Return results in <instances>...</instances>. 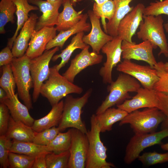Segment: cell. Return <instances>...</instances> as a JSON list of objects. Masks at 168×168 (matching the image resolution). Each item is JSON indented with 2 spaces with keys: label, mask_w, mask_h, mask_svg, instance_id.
I'll return each instance as SVG.
<instances>
[{
  "label": "cell",
  "mask_w": 168,
  "mask_h": 168,
  "mask_svg": "<svg viewBox=\"0 0 168 168\" xmlns=\"http://www.w3.org/2000/svg\"><path fill=\"white\" fill-rule=\"evenodd\" d=\"M115 6L113 18L106 24V33L114 37L118 35L117 28L120 21L133 9L130 4L133 0H113Z\"/></svg>",
  "instance_id": "cell-27"
},
{
  "label": "cell",
  "mask_w": 168,
  "mask_h": 168,
  "mask_svg": "<svg viewBox=\"0 0 168 168\" xmlns=\"http://www.w3.org/2000/svg\"><path fill=\"white\" fill-rule=\"evenodd\" d=\"M90 46L87 45L71 61L70 65L62 75L73 83L76 76L87 67L99 64L103 59V55L95 52H90Z\"/></svg>",
  "instance_id": "cell-14"
},
{
  "label": "cell",
  "mask_w": 168,
  "mask_h": 168,
  "mask_svg": "<svg viewBox=\"0 0 168 168\" xmlns=\"http://www.w3.org/2000/svg\"><path fill=\"white\" fill-rule=\"evenodd\" d=\"M10 152L36 157L43 154L52 152L47 146H41L33 142H23L12 140Z\"/></svg>",
  "instance_id": "cell-30"
},
{
  "label": "cell",
  "mask_w": 168,
  "mask_h": 168,
  "mask_svg": "<svg viewBox=\"0 0 168 168\" xmlns=\"http://www.w3.org/2000/svg\"><path fill=\"white\" fill-rule=\"evenodd\" d=\"M161 148L164 150L168 151V142L165 144H161Z\"/></svg>",
  "instance_id": "cell-49"
},
{
  "label": "cell",
  "mask_w": 168,
  "mask_h": 168,
  "mask_svg": "<svg viewBox=\"0 0 168 168\" xmlns=\"http://www.w3.org/2000/svg\"><path fill=\"white\" fill-rule=\"evenodd\" d=\"M92 11L96 16L98 19H103V25L106 32V24L105 19L108 21L114 17L115 12V6L113 0L108 1L101 5H98L96 2L94 3Z\"/></svg>",
  "instance_id": "cell-34"
},
{
  "label": "cell",
  "mask_w": 168,
  "mask_h": 168,
  "mask_svg": "<svg viewBox=\"0 0 168 168\" xmlns=\"http://www.w3.org/2000/svg\"><path fill=\"white\" fill-rule=\"evenodd\" d=\"M91 128L86 135L89 142L86 168H111L114 165L106 161L107 148L101 141V133L96 114L90 118Z\"/></svg>",
  "instance_id": "cell-5"
},
{
  "label": "cell",
  "mask_w": 168,
  "mask_h": 168,
  "mask_svg": "<svg viewBox=\"0 0 168 168\" xmlns=\"http://www.w3.org/2000/svg\"><path fill=\"white\" fill-rule=\"evenodd\" d=\"M16 7V13L17 17V26L13 35L8 40L7 46L11 49L14 41L20 30L29 18V13L33 10H38L37 6L31 5L28 0H12Z\"/></svg>",
  "instance_id": "cell-28"
},
{
  "label": "cell",
  "mask_w": 168,
  "mask_h": 168,
  "mask_svg": "<svg viewBox=\"0 0 168 168\" xmlns=\"http://www.w3.org/2000/svg\"><path fill=\"white\" fill-rule=\"evenodd\" d=\"M72 3H75L77 2V0H71Z\"/></svg>",
  "instance_id": "cell-51"
},
{
  "label": "cell",
  "mask_w": 168,
  "mask_h": 168,
  "mask_svg": "<svg viewBox=\"0 0 168 168\" xmlns=\"http://www.w3.org/2000/svg\"><path fill=\"white\" fill-rule=\"evenodd\" d=\"M158 100V108L166 116L165 120L161 123V129L168 128V96L157 91Z\"/></svg>",
  "instance_id": "cell-42"
},
{
  "label": "cell",
  "mask_w": 168,
  "mask_h": 168,
  "mask_svg": "<svg viewBox=\"0 0 168 168\" xmlns=\"http://www.w3.org/2000/svg\"><path fill=\"white\" fill-rule=\"evenodd\" d=\"M165 118V115L157 108H146L128 113L120 121L119 125L129 124L135 134L149 133L156 132Z\"/></svg>",
  "instance_id": "cell-4"
},
{
  "label": "cell",
  "mask_w": 168,
  "mask_h": 168,
  "mask_svg": "<svg viewBox=\"0 0 168 168\" xmlns=\"http://www.w3.org/2000/svg\"><path fill=\"white\" fill-rule=\"evenodd\" d=\"M2 68V74L0 79V86L6 92L7 97L11 98L15 94L16 85L11 64Z\"/></svg>",
  "instance_id": "cell-32"
},
{
  "label": "cell",
  "mask_w": 168,
  "mask_h": 168,
  "mask_svg": "<svg viewBox=\"0 0 168 168\" xmlns=\"http://www.w3.org/2000/svg\"><path fill=\"white\" fill-rule=\"evenodd\" d=\"M70 156L69 150L59 154L48 153L46 156L47 168H68Z\"/></svg>",
  "instance_id": "cell-35"
},
{
  "label": "cell",
  "mask_w": 168,
  "mask_h": 168,
  "mask_svg": "<svg viewBox=\"0 0 168 168\" xmlns=\"http://www.w3.org/2000/svg\"><path fill=\"white\" fill-rule=\"evenodd\" d=\"M14 57L11 49L8 46L3 49L0 52V66L11 64Z\"/></svg>",
  "instance_id": "cell-44"
},
{
  "label": "cell",
  "mask_w": 168,
  "mask_h": 168,
  "mask_svg": "<svg viewBox=\"0 0 168 168\" xmlns=\"http://www.w3.org/2000/svg\"><path fill=\"white\" fill-rule=\"evenodd\" d=\"M128 114L126 111L117 107H110L96 116L101 133L112 130L113 125L120 121Z\"/></svg>",
  "instance_id": "cell-26"
},
{
  "label": "cell",
  "mask_w": 168,
  "mask_h": 168,
  "mask_svg": "<svg viewBox=\"0 0 168 168\" xmlns=\"http://www.w3.org/2000/svg\"><path fill=\"white\" fill-rule=\"evenodd\" d=\"M141 87L139 82L133 77L125 73L119 74L116 80L108 86L109 94L97 109L96 114L103 112L107 109L123 103L131 97L129 92H137Z\"/></svg>",
  "instance_id": "cell-2"
},
{
  "label": "cell",
  "mask_w": 168,
  "mask_h": 168,
  "mask_svg": "<svg viewBox=\"0 0 168 168\" xmlns=\"http://www.w3.org/2000/svg\"><path fill=\"white\" fill-rule=\"evenodd\" d=\"M87 14L91 23V30L88 34L84 35L82 40L86 44L91 47L93 52L99 54L102 47L112 40L113 37L102 30L99 19L92 10L88 11Z\"/></svg>",
  "instance_id": "cell-18"
},
{
  "label": "cell",
  "mask_w": 168,
  "mask_h": 168,
  "mask_svg": "<svg viewBox=\"0 0 168 168\" xmlns=\"http://www.w3.org/2000/svg\"><path fill=\"white\" fill-rule=\"evenodd\" d=\"M116 70L134 78L143 87L153 89L155 84L159 80L156 70L149 66L138 64L131 60L124 59L118 64Z\"/></svg>",
  "instance_id": "cell-10"
},
{
  "label": "cell",
  "mask_w": 168,
  "mask_h": 168,
  "mask_svg": "<svg viewBox=\"0 0 168 168\" xmlns=\"http://www.w3.org/2000/svg\"><path fill=\"white\" fill-rule=\"evenodd\" d=\"M168 137V128L158 132L144 134H135L127 144L124 158V162L130 164L138 159L145 149L161 143L162 140Z\"/></svg>",
  "instance_id": "cell-8"
},
{
  "label": "cell",
  "mask_w": 168,
  "mask_h": 168,
  "mask_svg": "<svg viewBox=\"0 0 168 168\" xmlns=\"http://www.w3.org/2000/svg\"><path fill=\"white\" fill-rule=\"evenodd\" d=\"M85 0H77V1H81ZM95 1L96 2L98 5H101L105 2L110 0H93Z\"/></svg>",
  "instance_id": "cell-48"
},
{
  "label": "cell",
  "mask_w": 168,
  "mask_h": 168,
  "mask_svg": "<svg viewBox=\"0 0 168 168\" xmlns=\"http://www.w3.org/2000/svg\"><path fill=\"white\" fill-rule=\"evenodd\" d=\"M63 9L59 13L55 27L60 32L68 29L76 25L82 18L84 9L77 12L73 8L71 0H63Z\"/></svg>",
  "instance_id": "cell-21"
},
{
  "label": "cell",
  "mask_w": 168,
  "mask_h": 168,
  "mask_svg": "<svg viewBox=\"0 0 168 168\" xmlns=\"http://www.w3.org/2000/svg\"><path fill=\"white\" fill-rule=\"evenodd\" d=\"M30 60L25 54L19 58L14 57L11 63L18 95L29 110L32 108L30 91L33 86L30 72Z\"/></svg>",
  "instance_id": "cell-7"
},
{
  "label": "cell",
  "mask_w": 168,
  "mask_h": 168,
  "mask_svg": "<svg viewBox=\"0 0 168 168\" xmlns=\"http://www.w3.org/2000/svg\"><path fill=\"white\" fill-rule=\"evenodd\" d=\"M16 7L12 0H1L0 1V33H6L5 26L8 22L15 23L14 14Z\"/></svg>",
  "instance_id": "cell-31"
},
{
  "label": "cell",
  "mask_w": 168,
  "mask_h": 168,
  "mask_svg": "<svg viewBox=\"0 0 168 168\" xmlns=\"http://www.w3.org/2000/svg\"><path fill=\"white\" fill-rule=\"evenodd\" d=\"M47 153L43 154L35 157L32 168H47L46 156Z\"/></svg>",
  "instance_id": "cell-45"
},
{
  "label": "cell",
  "mask_w": 168,
  "mask_h": 168,
  "mask_svg": "<svg viewBox=\"0 0 168 168\" xmlns=\"http://www.w3.org/2000/svg\"><path fill=\"white\" fill-rule=\"evenodd\" d=\"M12 144V139L5 135L0 136V167H9L8 156Z\"/></svg>",
  "instance_id": "cell-40"
},
{
  "label": "cell",
  "mask_w": 168,
  "mask_h": 168,
  "mask_svg": "<svg viewBox=\"0 0 168 168\" xmlns=\"http://www.w3.org/2000/svg\"><path fill=\"white\" fill-rule=\"evenodd\" d=\"M121 47L124 59L142 61L153 68L157 63L153 52V49L157 48L148 40L138 44L123 40Z\"/></svg>",
  "instance_id": "cell-13"
},
{
  "label": "cell",
  "mask_w": 168,
  "mask_h": 168,
  "mask_svg": "<svg viewBox=\"0 0 168 168\" xmlns=\"http://www.w3.org/2000/svg\"><path fill=\"white\" fill-rule=\"evenodd\" d=\"M9 110L3 103L0 104V136L5 135L7 131L10 115Z\"/></svg>",
  "instance_id": "cell-43"
},
{
  "label": "cell",
  "mask_w": 168,
  "mask_h": 168,
  "mask_svg": "<svg viewBox=\"0 0 168 168\" xmlns=\"http://www.w3.org/2000/svg\"><path fill=\"white\" fill-rule=\"evenodd\" d=\"M38 18L36 14L32 13L21 28L11 49L14 57L19 58L25 54Z\"/></svg>",
  "instance_id": "cell-20"
},
{
  "label": "cell",
  "mask_w": 168,
  "mask_h": 168,
  "mask_svg": "<svg viewBox=\"0 0 168 168\" xmlns=\"http://www.w3.org/2000/svg\"><path fill=\"white\" fill-rule=\"evenodd\" d=\"M88 16L87 13L84 15L78 23L74 26L65 30L59 32L53 39L47 44L46 50H49L55 47L62 48L65 42L72 35L82 32H88L91 26L87 22Z\"/></svg>",
  "instance_id": "cell-23"
},
{
  "label": "cell",
  "mask_w": 168,
  "mask_h": 168,
  "mask_svg": "<svg viewBox=\"0 0 168 168\" xmlns=\"http://www.w3.org/2000/svg\"><path fill=\"white\" fill-rule=\"evenodd\" d=\"M122 41L118 35L113 37L101 49L102 52L106 55V59L100 68L99 73L105 84H110L113 81V69L121 61Z\"/></svg>",
  "instance_id": "cell-11"
},
{
  "label": "cell",
  "mask_w": 168,
  "mask_h": 168,
  "mask_svg": "<svg viewBox=\"0 0 168 168\" xmlns=\"http://www.w3.org/2000/svg\"><path fill=\"white\" fill-rule=\"evenodd\" d=\"M59 132L58 127L54 126L40 132H36L32 142L39 145L47 146Z\"/></svg>",
  "instance_id": "cell-39"
},
{
  "label": "cell",
  "mask_w": 168,
  "mask_h": 168,
  "mask_svg": "<svg viewBox=\"0 0 168 168\" xmlns=\"http://www.w3.org/2000/svg\"><path fill=\"white\" fill-rule=\"evenodd\" d=\"M35 157L10 152L8 160L11 168H32Z\"/></svg>",
  "instance_id": "cell-37"
},
{
  "label": "cell",
  "mask_w": 168,
  "mask_h": 168,
  "mask_svg": "<svg viewBox=\"0 0 168 168\" xmlns=\"http://www.w3.org/2000/svg\"><path fill=\"white\" fill-rule=\"evenodd\" d=\"M84 36V32L76 34L72 38L69 44L62 50L60 53L53 56L52 58L53 61H56L59 58L61 59L60 63L56 65V68L58 71L68 63L72 54L76 49H82L87 45L83 41L82 38Z\"/></svg>",
  "instance_id": "cell-29"
},
{
  "label": "cell",
  "mask_w": 168,
  "mask_h": 168,
  "mask_svg": "<svg viewBox=\"0 0 168 168\" xmlns=\"http://www.w3.org/2000/svg\"><path fill=\"white\" fill-rule=\"evenodd\" d=\"M92 91V89H89L81 97L75 98L69 95L65 97L62 117L58 127L60 132L72 128L87 134L88 131L82 120L81 114L82 109L87 102Z\"/></svg>",
  "instance_id": "cell-3"
},
{
  "label": "cell",
  "mask_w": 168,
  "mask_h": 168,
  "mask_svg": "<svg viewBox=\"0 0 168 168\" xmlns=\"http://www.w3.org/2000/svg\"><path fill=\"white\" fill-rule=\"evenodd\" d=\"M0 101L7 106L11 116L14 120L21 122L31 127L35 120L30 115L27 107L19 100L18 93L15 94L11 98L7 96Z\"/></svg>",
  "instance_id": "cell-22"
},
{
  "label": "cell",
  "mask_w": 168,
  "mask_h": 168,
  "mask_svg": "<svg viewBox=\"0 0 168 168\" xmlns=\"http://www.w3.org/2000/svg\"><path fill=\"white\" fill-rule=\"evenodd\" d=\"M58 0H47L46 1L49 2H54L57 1Z\"/></svg>",
  "instance_id": "cell-50"
},
{
  "label": "cell",
  "mask_w": 168,
  "mask_h": 168,
  "mask_svg": "<svg viewBox=\"0 0 168 168\" xmlns=\"http://www.w3.org/2000/svg\"><path fill=\"white\" fill-rule=\"evenodd\" d=\"M35 133L31 127L14 120L10 115L5 135L7 137L21 142H32Z\"/></svg>",
  "instance_id": "cell-25"
},
{
  "label": "cell",
  "mask_w": 168,
  "mask_h": 168,
  "mask_svg": "<svg viewBox=\"0 0 168 168\" xmlns=\"http://www.w3.org/2000/svg\"><path fill=\"white\" fill-rule=\"evenodd\" d=\"M137 93L131 99L117 105V107L128 113L142 108H158L157 91L155 90L140 87Z\"/></svg>",
  "instance_id": "cell-16"
},
{
  "label": "cell",
  "mask_w": 168,
  "mask_h": 168,
  "mask_svg": "<svg viewBox=\"0 0 168 168\" xmlns=\"http://www.w3.org/2000/svg\"><path fill=\"white\" fill-rule=\"evenodd\" d=\"M29 2L38 7L42 15L39 17L36 23L35 30L46 27L56 25L59 13L58 10L63 0H58L54 2L42 0H28Z\"/></svg>",
  "instance_id": "cell-17"
},
{
  "label": "cell",
  "mask_w": 168,
  "mask_h": 168,
  "mask_svg": "<svg viewBox=\"0 0 168 168\" xmlns=\"http://www.w3.org/2000/svg\"><path fill=\"white\" fill-rule=\"evenodd\" d=\"M154 68L156 70L159 78L155 84L153 89L157 92L168 96V73L164 71L157 63Z\"/></svg>",
  "instance_id": "cell-41"
},
{
  "label": "cell",
  "mask_w": 168,
  "mask_h": 168,
  "mask_svg": "<svg viewBox=\"0 0 168 168\" xmlns=\"http://www.w3.org/2000/svg\"><path fill=\"white\" fill-rule=\"evenodd\" d=\"M143 18L139 30L137 33V37L143 41L148 40L156 48L158 47L160 49L159 56L163 54L168 58V43L164 32L162 17L161 15H143Z\"/></svg>",
  "instance_id": "cell-6"
},
{
  "label": "cell",
  "mask_w": 168,
  "mask_h": 168,
  "mask_svg": "<svg viewBox=\"0 0 168 168\" xmlns=\"http://www.w3.org/2000/svg\"><path fill=\"white\" fill-rule=\"evenodd\" d=\"M145 7L143 3H138L120 21L118 26L117 33L118 35L123 40L133 42L132 37L143 20Z\"/></svg>",
  "instance_id": "cell-15"
},
{
  "label": "cell",
  "mask_w": 168,
  "mask_h": 168,
  "mask_svg": "<svg viewBox=\"0 0 168 168\" xmlns=\"http://www.w3.org/2000/svg\"><path fill=\"white\" fill-rule=\"evenodd\" d=\"M63 105V101L61 100L52 106L51 110L46 116L35 120L31 126L33 130L39 133L58 126L62 117Z\"/></svg>",
  "instance_id": "cell-24"
},
{
  "label": "cell",
  "mask_w": 168,
  "mask_h": 168,
  "mask_svg": "<svg viewBox=\"0 0 168 168\" xmlns=\"http://www.w3.org/2000/svg\"><path fill=\"white\" fill-rule=\"evenodd\" d=\"M157 63L164 71L168 73V62L164 63L160 61L157 62Z\"/></svg>",
  "instance_id": "cell-46"
},
{
  "label": "cell",
  "mask_w": 168,
  "mask_h": 168,
  "mask_svg": "<svg viewBox=\"0 0 168 168\" xmlns=\"http://www.w3.org/2000/svg\"><path fill=\"white\" fill-rule=\"evenodd\" d=\"M161 14L168 16V0L151 2L145 7L143 11L145 16H157ZM164 27L166 32L168 33V21L164 24Z\"/></svg>",
  "instance_id": "cell-36"
},
{
  "label": "cell",
  "mask_w": 168,
  "mask_h": 168,
  "mask_svg": "<svg viewBox=\"0 0 168 168\" xmlns=\"http://www.w3.org/2000/svg\"><path fill=\"white\" fill-rule=\"evenodd\" d=\"M70 129L71 142L68 168H85L89 147L87 135L78 129Z\"/></svg>",
  "instance_id": "cell-12"
},
{
  "label": "cell",
  "mask_w": 168,
  "mask_h": 168,
  "mask_svg": "<svg viewBox=\"0 0 168 168\" xmlns=\"http://www.w3.org/2000/svg\"><path fill=\"white\" fill-rule=\"evenodd\" d=\"M138 159L146 166L168 162V152L158 153L156 152H145L140 155Z\"/></svg>",
  "instance_id": "cell-38"
},
{
  "label": "cell",
  "mask_w": 168,
  "mask_h": 168,
  "mask_svg": "<svg viewBox=\"0 0 168 168\" xmlns=\"http://www.w3.org/2000/svg\"><path fill=\"white\" fill-rule=\"evenodd\" d=\"M7 96L5 91L2 88H0V101L2 100Z\"/></svg>",
  "instance_id": "cell-47"
},
{
  "label": "cell",
  "mask_w": 168,
  "mask_h": 168,
  "mask_svg": "<svg viewBox=\"0 0 168 168\" xmlns=\"http://www.w3.org/2000/svg\"><path fill=\"white\" fill-rule=\"evenodd\" d=\"M83 91L82 88L61 75L55 65L50 68L49 75L41 86L40 94L47 99L52 106L67 96L71 93L80 94Z\"/></svg>",
  "instance_id": "cell-1"
},
{
  "label": "cell",
  "mask_w": 168,
  "mask_h": 168,
  "mask_svg": "<svg viewBox=\"0 0 168 168\" xmlns=\"http://www.w3.org/2000/svg\"><path fill=\"white\" fill-rule=\"evenodd\" d=\"M71 142V129L66 132H59L47 146L52 152L59 154L69 150Z\"/></svg>",
  "instance_id": "cell-33"
},
{
  "label": "cell",
  "mask_w": 168,
  "mask_h": 168,
  "mask_svg": "<svg viewBox=\"0 0 168 168\" xmlns=\"http://www.w3.org/2000/svg\"><path fill=\"white\" fill-rule=\"evenodd\" d=\"M55 27H46L33 32L25 54L30 59L41 55L49 41L56 35Z\"/></svg>",
  "instance_id": "cell-19"
},
{
  "label": "cell",
  "mask_w": 168,
  "mask_h": 168,
  "mask_svg": "<svg viewBox=\"0 0 168 168\" xmlns=\"http://www.w3.org/2000/svg\"><path fill=\"white\" fill-rule=\"evenodd\" d=\"M59 50V47H57L46 50L40 56L30 60V72L33 85L32 99L34 102L37 101L40 94L41 86L48 78L50 62Z\"/></svg>",
  "instance_id": "cell-9"
}]
</instances>
